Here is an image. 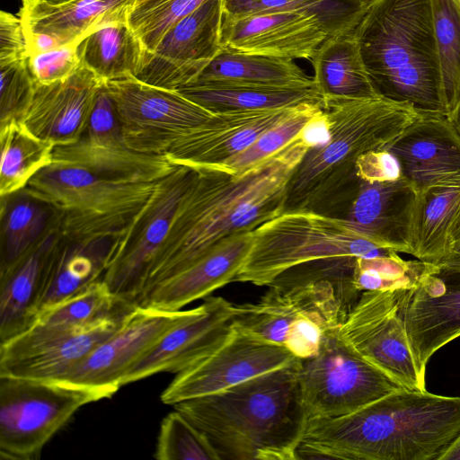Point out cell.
<instances>
[{
	"mask_svg": "<svg viewBox=\"0 0 460 460\" xmlns=\"http://www.w3.org/2000/svg\"><path fill=\"white\" fill-rule=\"evenodd\" d=\"M126 304L116 298L102 278L41 314L38 322L62 325L86 324L112 314Z\"/></svg>",
	"mask_w": 460,
	"mask_h": 460,
	"instance_id": "cell-41",
	"label": "cell"
},
{
	"mask_svg": "<svg viewBox=\"0 0 460 460\" xmlns=\"http://www.w3.org/2000/svg\"><path fill=\"white\" fill-rule=\"evenodd\" d=\"M234 305L207 296L186 320L166 332L126 372L121 385L161 372L179 373L211 352L232 325Z\"/></svg>",
	"mask_w": 460,
	"mask_h": 460,
	"instance_id": "cell-21",
	"label": "cell"
},
{
	"mask_svg": "<svg viewBox=\"0 0 460 460\" xmlns=\"http://www.w3.org/2000/svg\"><path fill=\"white\" fill-rule=\"evenodd\" d=\"M338 329L324 337L315 356L299 359L298 382L307 421L342 416L405 389L352 350Z\"/></svg>",
	"mask_w": 460,
	"mask_h": 460,
	"instance_id": "cell-11",
	"label": "cell"
},
{
	"mask_svg": "<svg viewBox=\"0 0 460 460\" xmlns=\"http://www.w3.org/2000/svg\"><path fill=\"white\" fill-rule=\"evenodd\" d=\"M60 212L25 188L1 196L0 274L7 271L50 233L58 230Z\"/></svg>",
	"mask_w": 460,
	"mask_h": 460,
	"instance_id": "cell-30",
	"label": "cell"
},
{
	"mask_svg": "<svg viewBox=\"0 0 460 460\" xmlns=\"http://www.w3.org/2000/svg\"><path fill=\"white\" fill-rule=\"evenodd\" d=\"M137 304H126L86 324L38 322L0 343V376L58 382L121 325Z\"/></svg>",
	"mask_w": 460,
	"mask_h": 460,
	"instance_id": "cell-12",
	"label": "cell"
},
{
	"mask_svg": "<svg viewBox=\"0 0 460 460\" xmlns=\"http://www.w3.org/2000/svg\"><path fill=\"white\" fill-rule=\"evenodd\" d=\"M367 4L363 0H223L224 14L297 12L317 15L332 35L351 29Z\"/></svg>",
	"mask_w": 460,
	"mask_h": 460,
	"instance_id": "cell-37",
	"label": "cell"
},
{
	"mask_svg": "<svg viewBox=\"0 0 460 460\" xmlns=\"http://www.w3.org/2000/svg\"><path fill=\"white\" fill-rule=\"evenodd\" d=\"M447 118L449 119L456 131L460 134V98L456 108Z\"/></svg>",
	"mask_w": 460,
	"mask_h": 460,
	"instance_id": "cell-50",
	"label": "cell"
},
{
	"mask_svg": "<svg viewBox=\"0 0 460 460\" xmlns=\"http://www.w3.org/2000/svg\"><path fill=\"white\" fill-rule=\"evenodd\" d=\"M0 127L22 121L34 96L36 82L28 58L0 66Z\"/></svg>",
	"mask_w": 460,
	"mask_h": 460,
	"instance_id": "cell-44",
	"label": "cell"
},
{
	"mask_svg": "<svg viewBox=\"0 0 460 460\" xmlns=\"http://www.w3.org/2000/svg\"><path fill=\"white\" fill-rule=\"evenodd\" d=\"M155 182L111 179L52 162L25 189L60 212L59 232L74 243L111 238L147 201Z\"/></svg>",
	"mask_w": 460,
	"mask_h": 460,
	"instance_id": "cell-8",
	"label": "cell"
},
{
	"mask_svg": "<svg viewBox=\"0 0 460 460\" xmlns=\"http://www.w3.org/2000/svg\"><path fill=\"white\" fill-rule=\"evenodd\" d=\"M78 43L31 55L28 64L31 73L39 84H51L72 75L80 66Z\"/></svg>",
	"mask_w": 460,
	"mask_h": 460,
	"instance_id": "cell-45",
	"label": "cell"
},
{
	"mask_svg": "<svg viewBox=\"0 0 460 460\" xmlns=\"http://www.w3.org/2000/svg\"><path fill=\"white\" fill-rule=\"evenodd\" d=\"M352 29L330 36L311 61L325 102L379 96L367 73Z\"/></svg>",
	"mask_w": 460,
	"mask_h": 460,
	"instance_id": "cell-31",
	"label": "cell"
},
{
	"mask_svg": "<svg viewBox=\"0 0 460 460\" xmlns=\"http://www.w3.org/2000/svg\"><path fill=\"white\" fill-rule=\"evenodd\" d=\"M437 265L460 271V215L451 234L448 251Z\"/></svg>",
	"mask_w": 460,
	"mask_h": 460,
	"instance_id": "cell-48",
	"label": "cell"
},
{
	"mask_svg": "<svg viewBox=\"0 0 460 460\" xmlns=\"http://www.w3.org/2000/svg\"><path fill=\"white\" fill-rule=\"evenodd\" d=\"M154 457L158 460H220L208 438L175 409L161 422Z\"/></svg>",
	"mask_w": 460,
	"mask_h": 460,
	"instance_id": "cell-42",
	"label": "cell"
},
{
	"mask_svg": "<svg viewBox=\"0 0 460 460\" xmlns=\"http://www.w3.org/2000/svg\"><path fill=\"white\" fill-rule=\"evenodd\" d=\"M296 108L217 112L185 131L164 155L174 164H222L249 147Z\"/></svg>",
	"mask_w": 460,
	"mask_h": 460,
	"instance_id": "cell-22",
	"label": "cell"
},
{
	"mask_svg": "<svg viewBox=\"0 0 460 460\" xmlns=\"http://www.w3.org/2000/svg\"><path fill=\"white\" fill-rule=\"evenodd\" d=\"M104 81L84 66L51 84L36 83L22 123L39 138L56 146L76 142L84 133Z\"/></svg>",
	"mask_w": 460,
	"mask_h": 460,
	"instance_id": "cell-23",
	"label": "cell"
},
{
	"mask_svg": "<svg viewBox=\"0 0 460 460\" xmlns=\"http://www.w3.org/2000/svg\"><path fill=\"white\" fill-rule=\"evenodd\" d=\"M252 244V232L233 235L214 246L184 270L147 291L137 305L178 311L208 296L234 279Z\"/></svg>",
	"mask_w": 460,
	"mask_h": 460,
	"instance_id": "cell-25",
	"label": "cell"
},
{
	"mask_svg": "<svg viewBox=\"0 0 460 460\" xmlns=\"http://www.w3.org/2000/svg\"><path fill=\"white\" fill-rule=\"evenodd\" d=\"M177 93L208 111L217 113L240 110H276L323 103L316 84L273 87L192 83Z\"/></svg>",
	"mask_w": 460,
	"mask_h": 460,
	"instance_id": "cell-32",
	"label": "cell"
},
{
	"mask_svg": "<svg viewBox=\"0 0 460 460\" xmlns=\"http://www.w3.org/2000/svg\"><path fill=\"white\" fill-rule=\"evenodd\" d=\"M317 15L288 12L234 17L224 14L221 47L265 56L312 61L332 36Z\"/></svg>",
	"mask_w": 460,
	"mask_h": 460,
	"instance_id": "cell-20",
	"label": "cell"
},
{
	"mask_svg": "<svg viewBox=\"0 0 460 460\" xmlns=\"http://www.w3.org/2000/svg\"><path fill=\"white\" fill-rule=\"evenodd\" d=\"M111 238L74 243L61 233L49 261L39 304V316L102 278Z\"/></svg>",
	"mask_w": 460,
	"mask_h": 460,
	"instance_id": "cell-29",
	"label": "cell"
},
{
	"mask_svg": "<svg viewBox=\"0 0 460 460\" xmlns=\"http://www.w3.org/2000/svg\"><path fill=\"white\" fill-rule=\"evenodd\" d=\"M111 395L80 385L0 376V456L37 460L44 446L84 405Z\"/></svg>",
	"mask_w": 460,
	"mask_h": 460,
	"instance_id": "cell-9",
	"label": "cell"
},
{
	"mask_svg": "<svg viewBox=\"0 0 460 460\" xmlns=\"http://www.w3.org/2000/svg\"><path fill=\"white\" fill-rule=\"evenodd\" d=\"M383 248L347 218L309 210H286L252 232V244L234 281L269 286L283 272L309 262L371 257Z\"/></svg>",
	"mask_w": 460,
	"mask_h": 460,
	"instance_id": "cell-7",
	"label": "cell"
},
{
	"mask_svg": "<svg viewBox=\"0 0 460 460\" xmlns=\"http://www.w3.org/2000/svg\"><path fill=\"white\" fill-rule=\"evenodd\" d=\"M20 1H21V2H23V1H25V0H20Z\"/></svg>",
	"mask_w": 460,
	"mask_h": 460,
	"instance_id": "cell-53",
	"label": "cell"
},
{
	"mask_svg": "<svg viewBox=\"0 0 460 460\" xmlns=\"http://www.w3.org/2000/svg\"><path fill=\"white\" fill-rule=\"evenodd\" d=\"M356 175L366 182L394 181L403 177L397 158L387 148L360 155L356 162Z\"/></svg>",
	"mask_w": 460,
	"mask_h": 460,
	"instance_id": "cell-46",
	"label": "cell"
},
{
	"mask_svg": "<svg viewBox=\"0 0 460 460\" xmlns=\"http://www.w3.org/2000/svg\"><path fill=\"white\" fill-rule=\"evenodd\" d=\"M299 359L223 391L173 405L220 460H296L306 426Z\"/></svg>",
	"mask_w": 460,
	"mask_h": 460,
	"instance_id": "cell-3",
	"label": "cell"
},
{
	"mask_svg": "<svg viewBox=\"0 0 460 460\" xmlns=\"http://www.w3.org/2000/svg\"><path fill=\"white\" fill-rule=\"evenodd\" d=\"M323 111V103L305 104L292 110L264 131L249 147L224 164L237 172L254 165L292 142Z\"/></svg>",
	"mask_w": 460,
	"mask_h": 460,
	"instance_id": "cell-40",
	"label": "cell"
},
{
	"mask_svg": "<svg viewBox=\"0 0 460 460\" xmlns=\"http://www.w3.org/2000/svg\"><path fill=\"white\" fill-rule=\"evenodd\" d=\"M460 437V396L401 389L306 422L298 459L440 460Z\"/></svg>",
	"mask_w": 460,
	"mask_h": 460,
	"instance_id": "cell-2",
	"label": "cell"
},
{
	"mask_svg": "<svg viewBox=\"0 0 460 460\" xmlns=\"http://www.w3.org/2000/svg\"><path fill=\"white\" fill-rule=\"evenodd\" d=\"M33 1H35L37 3L43 4L50 5V6H56V5H60V4L69 3L74 0H33Z\"/></svg>",
	"mask_w": 460,
	"mask_h": 460,
	"instance_id": "cell-51",
	"label": "cell"
},
{
	"mask_svg": "<svg viewBox=\"0 0 460 460\" xmlns=\"http://www.w3.org/2000/svg\"><path fill=\"white\" fill-rule=\"evenodd\" d=\"M223 16V0L203 2L173 24L152 51L144 53L134 77L171 91L193 83L222 49Z\"/></svg>",
	"mask_w": 460,
	"mask_h": 460,
	"instance_id": "cell-17",
	"label": "cell"
},
{
	"mask_svg": "<svg viewBox=\"0 0 460 460\" xmlns=\"http://www.w3.org/2000/svg\"><path fill=\"white\" fill-rule=\"evenodd\" d=\"M460 215V181L433 185L417 193L411 225V254L437 264L447 252Z\"/></svg>",
	"mask_w": 460,
	"mask_h": 460,
	"instance_id": "cell-33",
	"label": "cell"
},
{
	"mask_svg": "<svg viewBox=\"0 0 460 460\" xmlns=\"http://www.w3.org/2000/svg\"><path fill=\"white\" fill-rule=\"evenodd\" d=\"M206 0H135L128 24L144 53L152 51L164 34Z\"/></svg>",
	"mask_w": 460,
	"mask_h": 460,
	"instance_id": "cell-43",
	"label": "cell"
},
{
	"mask_svg": "<svg viewBox=\"0 0 460 460\" xmlns=\"http://www.w3.org/2000/svg\"><path fill=\"white\" fill-rule=\"evenodd\" d=\"M0 195L25 188L30 180L53 162L55 145L30 132L21 121L0 127Z\"/></svg>",
	"mask_w": 460,
	"mask_h": 460,
	"instance_id": "cell-36",
	"label": "cell"
},
{
	"mask_svg": "<svg viewBox=\"0 0 460 460\" xmlns=\"http://www.w3.org/2000/svg\"><path fill=\"white\" fill-rule=\"evenodd\" d=\"M269 287L257 302L234 305L232 324L285 347L298 359L318 353L324 337L341 326L360 295L349 278L316 276Z\"/></svg>",
	"mask_w": 460,
	"mask_h": 460,
	"instance_id": "cell-6",
	"label": "cell"
},
{
	"mask_svg": "<svg viewBox=\"0 0 460 460\" xmlns=\"http://www.w3.org/2000/svg\"><path fill=\"white\" fill-rule=\"evenodd\" d=\"M363 1L367 4L368 3H370L373 0H363Z\"/></svg>",
	"mask_w": 460,
	"mask_h": 460,
	"instance_id": "cell-52",
	"label": "cell"
},
{
	"mask_svg": "<svg viewBox=\"0 0 460 460\" xmlns=\"http://www.w3.org/2000/svg\"><path fill=\"white\" fill-rule=\"evenodd\" d=\"M194 311L171 312L135 305L118 330L58 382L102 390L112 396L122 386L128 368Z\"/></svg>",
	"mask_w": 460,
	"mask_h": 460,
	"instance_id": "cell-18",
	"label": "cell"
},
{
	"mask_svg": "<svg viewBox=\"0 0 460 460\" xmlns=\"http://www.w3.org/2000/svg\"><path fill=\"white\" fill-rule=\"evenodd\" d=\"M53 162L111 179L139 182H155L176 166L164 155L140 153L127 146L105 81L97 93L86 130L76 142L56 146Z\"/></svg>",
	"mask_w": 460,
	"mask_h": 460,
	"instance_id": "cell-15",
	"label": "cell"
},
{
	"mask_svg": "<svg viewBox=\"0 0 460 460\" xmlns=\"http://www.w3.org/2000/svg\"><path fill=\"white\" fill-rule=\"evenodd\" d=\"M193 172V166L176 164L172 172L157 181L147 201L111 238L102 279L119 301L138 304L151 266Z\"/></svg>",
	"mask_w": 460,
	"mask_h": 460,
	"instance_id": "cell-10",
	"label": "cell"
},
{
	"mask_svg": "<svg viewBox=\"0 0 460 460\" xmlns=\"http://www.w3.org/2000/svg\"><path fill=\"white\" fill-rule=\"evenodd\" d=\"M193 83L301 87L314 84L294 60L222 49ZM192 84V83H191Z\"/></svg>",
	"mask_w": 460,
	"mask_h": 460,
	"instance_id": "cell-34",
	"label": "cell"
},
{
	"mask_svg": "<svg viewBox=\"0 0 460 460\" xmlns=\"http://www.w3.org/2000/svg\"><path fill=\"white\" fill-rule=\"evenodd\" d=\"M387 149L417 193L460 181V134L446 115L421 114Z\"/></svg>",
	"mask_w": 460,
	"mask_h": 460,
	"instance_id": "cell-24",
	"label": "cell"
},
{
	"mask_svg": "<svg viewBox=\"0 0 460 460\" xmlns=\"http://www.w3.org/2000/svg\"><path fill=\"white\" fill-rule=\"evenodd\" d=\"M416 197V190L404 177L385 182L360 181L345 218L383 248L411 254Z\"/></svg>",
	"mask_w": 460,
	"mask_h": 460,
	"instance_id": "cell-26",
	"label": "cell"
},
{
	"mask_svg": "<svg viewBox=\"0 0 460 460\" xmlns=\"http://www.w3.org/2000/svg\"><path fill=\"white\" fill-rule=\"evenodd\" d=\"M134 4L135 0H74L50 6L25 0L18 15L25 35L45 34L64 46L79 43L104 26L128 22Z\"/></svg>",
	"mask_w": 460,
	"mask_h": 460,
	"instance_id": "cell-27",
	"label": "cell"
},
{
	"mask_svg": "<svg viewBox=\"0 0 460 460\" xmlns=\"http://www.w3.org/2000/svg\"><path fill=\"white\" fill-rule=\"evenodd\" d=\"M437 266L419 259L405 261L395 251L371 257H356L352 284L359 293L408 290Z\"/></svg>",
	"mask_w": 460,
	"mask_h": 460,
	"instance_id": "cell-38",
	"label": "cell"
},
{
	"mask_svg": "<svg viewBox=\"0 0 460 460\" xmlns=\"http://www.w3.org/2000/svg\"><path fill=\"white\" fill-rule=\"evenodd\" d=\"M448 117L460 98V0H430Z\"/></svg>",
	"mask_w": 460,
	"mask_h": 460,
	"instance_id": "cell-39",
	"label": "cell"
},
{
	"mask_svg": "<svg viewBox=\"0 0 460 460\" xmlns=\"http://www.w3.org/2000/svg\"><path fill=\"white\" fill-rule=\"evenodd\" d=\"M127 146L132 150L164 155L185 131L215 113L176 91L146 84L134 76L105 82Z\"/></svg>",
	"mask_w": 460,
	"mask_h": 460,
	"instance_id": "cell-14",
	"label": "cell"
},
{
	"mask_svg": "<svg viewBox=\"0 0 460 460\" xmlns=\"http://www.w3.org/2000/svg\"><path fill=\"white\" fill-rule=\"evenodd\" d=\"M297 359L285 347L261 340L232 324L211 352L177 373L162 393L161 401L174 405L215 394Z\"/></svg>",
	"mask_w": 460,
	"mask_h": 460,
	"instance_id": "cell-16",
	"label": "cell"
},
{
	"mask_svg": "<svg viewBox=\"0 0 460 460\" xmlns=\"http://www.w3.org/2000/svg\"><path fill=\"white\" fill-rule=\"evenodd\" d=\"M80 66L102 81L135 76L144 48L128 22L98 29L77 45Z\"/></svg>",
	"mask_w": 460,
	"mask_h": 460,
	"instance_id": "cell-35",
	"label": "cell"
},
{
	"mask_svg": "<svg viewBox=\"0 0 460 460\" xmlns=\"http://www.w3.org/2000/svg\"><path fill=\"white\" fill-rule=\"evenodd\" d=\"M357 354L408 390L425 391L401 314L399 291H363L338 329Z\"/></svg>",
	"mask_w": 460,
	"mask_h": 460,
	"instance_id": "cell-13",
	"label": "cell"
},
{
	"mask_svg": "<svg viewBox=\"0 0 460 460\" xmlns=\"http://www.w3.org/2000/svg\"><path fill=\"white\" fill-rule=\"evenodd\" d=\"M29 58L22 20L5 11L0 13V66Z\"/></svg>",
	"mask_w": 460,
	"mask_h": 460,
	"instance_id": "cell-47",
	"label": "cell"
},
{
	"mask_svg": "<svg viewBox=\"0 0 460 460\" xmlns=\"http://www.w3.org/2000/svg\"><path fill=\"white\" fill-rule=\"evenodd\" d=\"M59 229L50 233L21 261L0 274V343L38 322L47 269Z\"/></svg>",
	"mask_w": 460,
	"mask_h": 460,
	"instance_id": "cell-28",
	"label": "cell"
},
{
	"mask_svg": "<svg viewBox=\"0 0 460 460\" xmlns=\"http://www.w3.org/2000/svg\"><path fill=\"white\" fill-rule=\"evenodd\" d=\"M305 129L279 151L243 171L225 164L193 166L143 296L220 242L252 232L285 211L289 181L315 146Z\"/></svg>",
	"mask_w": 460,
	"mask_h": 460,
	"instance_id": "cell-1",
	"label": "cell"
},
{
	"mask_svg": "<svg viewBox=\"0 0 460 460\" xmlns=\"http://www.w3.org/2000/svg\"><path fill=\"white\" fill-rule=\"evenodd\" d=\"M401 314L420 373L430 358L460 337V271L437 266L408 290H398Z\"/></svg>",
	"mask_w": 460,
	"mask_h": 460,
	"instance_id": "cell-19",
	"label": "cell"
},
{
	"mask_svg": "<svg viewBox=\"0 0 460 460\" xmlns=\"http://www.w3.org/2000/svg\"><path fill=\"white\" fill-rule=\"evenodd\" d=\"M420 115L408 103L381 96L325 102L326 137L308 149L295 171L285 211L346 216L360 182L358 157L387 148Z\"/></svg>",
	"mask_w": 460,
	"mask_h": 460,
	"instance_id": "cell-4",
	"label": "cell"
},
{
	"mask_svg": "<svg viewBox=\"0 0 460 460\" xmlns=\"http://www.w3.org/2000/svg\"><path fill=\"white\" fill-rule=\"evenodd\" d=\"M440 460H460V437L442 456Z\"/></svg>",
	"mask_w": 460,
	"mask_h": 460,
	"instance_id": "cell-49",
	"label": "cell"
},
{
	"mask_svg": "<svg viewBox=\"0 0 460 460\" xmlns=\"http://www.w3.org/2000/svg\"><path fill=\"white\" fill-rule=\"evenodd\" d=\"M352 31L379 96L447 116L430 0H373Z\"/></svg>",
	"mask_w": 460,
	"mask_h": 460,
	"instance_id": "cell-5",
	"label": "cell"
}]
</instances>
